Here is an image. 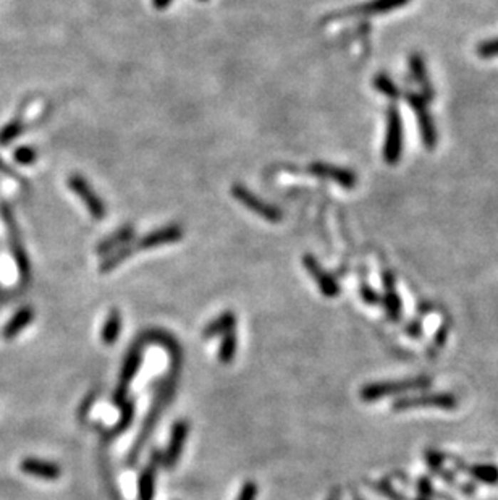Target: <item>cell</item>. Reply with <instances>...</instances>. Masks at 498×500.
<instances>
[{
	"instance_id": "cell-1",
	"label": "cell",
	"mask_w": 498,
	"mask_h": 500,
	"mask_svg": "<svg viewBox=\"0 0 498 500\" xmlns=\"http://www.w3.org/2000/svg\"><path fill=\"white\" fill-rule=\"evenodd\" d=\"M430 384V379L427 377H413V379H403V381H387V382H374L369 385H364L359 392L363 402H377L388 395H397L411 392V390L425 389Z\"/></svg>"
},
{
	"instance_id": "cell-2",
	"label": "cell",
	"mask_w": 498,
	"mask_h": 500,
	"mask_svg": "<svg viewBox=\"0 0 498 500\" xmlns=\"http://www.w3.org/2000/svg\"><path fill=\"white\" fill-rule=\"evenodd\" d=\"M403 120H401L400 111L395 106L387 112V131L385 143H383V159L387 164L393 165L400 160L403 154Z\"/></svg>"
},
{
	"instance_id": "cell-3",
	"label": "cell",
	"mask_w": 498,
	"mask_h": 500,
	"mask_svg": "<svg viewBox=\"0 0 498 500\" xmlns=\"http://www.w3.org/2000/svg\"><path fill=\"white\" fill-rule=\"evenodd\" d=\"M406 102L410 104L414 116L417 118L419 131H421L424 146L427 149H434L437 144V130H435L434 120L430 117L429 101L424 99L422 96L419 94H406Z\"/></svg>"
},
{
	"instance_id": "cell-4",
	"label": "cell",
	"mask_w": 498,
	"mask_h": 500,
	"mask_svg": "<svg viewBox=\"0 0 498 500\" xmlns=\"http://www.w3.org/2000/svg\"><path fill=\"white\" fill-rule=\"evenodd\" d=\"M0 214H2L4 224L9 230L11 252H14V256H15V262L18 266V270H20L21 279L26 280V279H29V259H28V255L25 251V246H23V243H21L20 233H18V227H16V222L14 219V214H11V209L7 206V204H0Z\"/></svg>"
},
{
	"instance_id": "cell-5",
	"label": "cell",
	"mask_w": 498,
	"mask_h": 500,
	"mask_svg": "<svg viewBox=\"0 0 498 500\" xmlns=\"http://www.w3.org/2000/svg\"><path fill=\"white\" fill-rule=\"evenodd\" d=\"M232 193H233V196H235L244 208L253 210L254 214L264 217V219L269 220V222H275V224H277V222L281 220V217H284V214H281V210L279 208H275V206H272V204H269L264 200H261V198H257L253 191L248 190L243 185L233 186Z\"/></svg>"
},
{
	"instance_id": "cell-6",
	"label": "cell",
	"mask_w": 498,
	"mask_h": 500,
	"mask_svg": "<svg viewBox=\"0 0 498 500\" xmlns=\"http://www.w3.org/2000/svg\"><path fill=\"white\" fill-rule=\"evenodd\" d=\"M442 408V409H453L458 407V402H456L455 397L452 394H425V395H416V397H403L393 403L395 412H403V409H411V408Z\"/></svg>"
},
{
	"instance_id": "cell-7",
	"label": "cell",
	"mask_w": 498,
	"mask_h": 500,
	"mask_svg": "<svg viewBox=\"0 0 498 500\" xmlns=\"http://www.w3.org/2000/svg\"><path fill=\"white\" fill-rule=\"evenodd\" d=\"M68 185H70V188L73 190L75 195L80 198L83 203H85L86 209L89 210V214H91L94 219L100 220L102 217L105 215L107 210H105L104 203H102L100 198L95 195V191L91 188V186H89L85 177L71 175L68 180Z\"/></svg>"
},
{
	"instance_id": "cell-8",
	"label": "cell",
	"mask_w": 498,
	"mask_h": 500,
	"mask_svg": "<svg viewBox=\"0 0 498 500\" xmlns=\"http://www.w3.org/2000/svg\"><path fill=\"white\" fill-rule=\"evenodd\" d=\"M190 434V423L185 419L177 421L172 427L170 432V441L167 445L165 454L162 455V465L165 468H173L178 463L180 456L183 454V449L186 445V439H188Z\"/></svg>"
},
{
	"instance_id": "cell-9",
	"label": "cell",
	"mask_w": 498,
	"mask_h": 500,
	"mask_svg": "<svg viewBox=\"0 0 498 500\" xmlns=\"http://www.w3.org/2000/svg\"><path fill=\"white\" fill-rule=\"evenodd\" d=\"M183 237V230L182 227L178 225H167L162 227L159 230H154L151 233H147L146 237L141 238L140 242H138L133 248L135 251L138 250H152V248H159V246L164 245H170L175 243L178 240H182Z\"/></svg>"
},
{
	"instance_id": "cell-10",
	"label": "cell",
	"mask_w": 498,
	"mask_h": 500,
	"mask_svg": "<svg viewBox=\"0 0 498 500\" xmlns=\"http://www.w3.org/2000/svg\"><path fill=\"white\" fill-rule=\"evenodd\" d=\"M309 172L314 173V175L319 178L332 180V182L343 186V188H355L356 186L355 172L348 170V168H343V167L323 164V162H316V164L309 165Z\"/></svg>"
},
{
	"instance_id": "cell-11",
	"label": "cell",
	"mask_w": 498,
	"mask_h": 500,
	"mask_svg": "<svg viewBox=\"0 0 498 500\" xmlns=\"http://www.w3.org/2000/svg\"><path fill=\"white\" fill-rule=\"evenodd\" d=\"M304 267L308 269L311 277H314V280L317 282V287H319V290L323 297L327 298L337 297L340 293V287L337 284V280L321 267V264L317 262V259L314 256L311 255L304 256Z\"/></svg>"
},
{
	"instance_id": "cell-12",
	"label": "cell",
	"mask_w": 498,
	"mask_h": 500,
	"mask_svg": "<svg viewBox=\"0 0 498 500\" xmlns=\"http://www.w3.org/2000/svg\"><path fill=\"white\" fill-rule=\"evenodd\" d=\"M141 361H142V353L140 348H135V350H131L128 353V357L122 366V372H120V382H118V389L115 395V403H123L128 385L133 382L138 371H140Z\"/></svg>"
},
{
	"instance_id": "cell-13",
	"label": "cell",
	"mask_w": 498,
	"mask_h": 500,
	"mask_svg": "<svg viewBox=\"0 0 498 500\" xmlns=\"http://www.w3.org/2000/svg\"><path fill=\"white\" fill-rule=\"evenodd\" d=\"M20 469L23 473L34 476L38 479L44 481H57L62 474V469L53 461L41 460V459H25L20 463Z\"/></svg>"
},
{
	"instance_id": "cell-14",
	"label": "cell",
	"mask_w": 498,
	"mask_h": 500,
	"mask_svg": "<svg viewBox=\"0 0 498 500\" xmlns=\"http://www.w3.org/2000/svg\"><path fill=\"white\" fill-rule=\"evenodd\" d=\"M408 2L410 0H370L368 4L358 5V7L348 10L345 15H382L400 7H405Z\"/></svg>"
},
{
	"instance_id": "cell-15",
	"label": "cell",
	"mask_w": 498,
	"mask_h": 500,
	"mask_svg": "<svg viewBox=\"0 0 498 500\" xmlns=\"http://www.w3.org/2000/svg\"><path fill=\"white\" fill-rule=\"evenodd\" d=\"M34 319V311L31 306H23L18 310L14 316L10 317V321L5 324L2 329V337L5 340H14L15 337L21 332L23 329L28 327Z\"/></svg>"
},
{
	"instance_id": "cell-16",
	"label": "cell",
	"mask_w": 498,
	"mask_h": 500,
	"mask_svg": "<svg viewBox=\"0 0 498 500\" xmlns=\"http://www.w3.org/2000/svg\"><path fill=\"white\" fill-rule=\"evenodd\" d=\"M157 451H154L152 459H151V465L147 468H144L140 479H138V499L140 500H154L155 496V466H157V463H155V459H157Z\"/></svg>"
},
{
	"instance_id": "cell-17",
	"label": "cell",
	"mask_w": 498,
	"mask_h": 500,
	"mask_svg": "<svg viewBox=\"0 0 498 500\" xmlns=\"http://www.w3.org/2000/svg\"><path fill=\"white\" fill-rule=\"evenodd\" d=\"M237 325V316L235 312L225 311L222 312L220 316H217L214 321L209 322L206 327H204L202 337L204 339H214V337H222L228 332H232Z\"/></svg>"
},
{
	"instance_id": "cell-18",
	"label": "cell",
	"mask_w": 498,
	"mask_h": 500,
	"mask_svg": "<svg viewBox=\"0 0 498 500\" xmlns=\"http://www.w3.org/2000/svg\"><path fill=\"white\" fill-rule=\"evenodd\" d=\"M122 334V315L118 310H112L100 330V340L105 345H113Z\"/></svg>"
},
{
	"instance_id": "cell-19",
	"label": "cell",
	"mask_w": 498,
	"mask_h": 500,
	"mask_svg": "<svg viewBox=\"0 0 498 500\" xmlns=\"http://www.w3.org/2000/svg\"><path fill=\"white\" fill-rule=\"evenodd\" d=\"M410 70H411V73L414 76V80H416L419 84H421V88L424 89L422 98L430 101L432 94H434V93H432V86H430V81H429V78H427V71H425V63H424V60H422L421 56H417V53H414V56H411V58H410Z\"/></svg>"
},
{
	"instance_id": "cell-20",
	"label": "cell",
	"mask_w": 498,
	"mask_h": 500,
	"mask_svg": "<svg viewBox=\"0 0 498 500\" xmlns=\"http://www.w3.org/2000/svg\"><path fill=\"white\" fill-rule=\"evenodd\" d=\"M131 238H133V228L125 227L122 230H118L109 237L104 242H100V245L98 246L99 252H109V251H117L118 248H122V246H127Z\"/></svg>"
},
{
	"instance_id": "cell-21",
	"label": "cell",
	"mask_w": 498,
	"mask_h": 500,
	"mask_svg": "<svg viewBox=\"0 0 498 500\" xmlns=\"http://www.w3.org/2000/svg\"><path fill=\"white\" fill-rule=\"evenodd\" d=\"M466 471L470 473L474 479L481 481L484 484L497 486L498 484V468L489 463H479V465L466 466Z\"/></svg>"
},
{
	"instance_id": "cell-22",
	"label": "cell",
	"mask_w": 498,
	"mask_h": 500,
	"mask_svg": "<svg viewBox=\"0 0 498 500\" xmlns=\"http://www.w3.org/2000/svg\"><path fill=\"white\" fill-rule=\"evenodd\" d=\"M238 350V337L235 334V330L228 332L225 335H222L220 347H219V361L224 364H230L237 357Z\"/></svg>"
},
{
	"instance_id": "cell-23",
	"label": "cell",
	"mask_w": 498,
	"mask_h": 500,
	"mask_svg": "<svg viewBox=\"0 0 498 500\" xmlns=\"http://www.w3.org/2000/svg\"><path fill=\"white\" fill-rule=\"evenodd\" d=\"M135 248L131 245L122 246V248H118V251H113V255L110 257H105L104 262L100 264V272H110L112 269H115L117 266H120L125 259H128L130 255H133Z\"/></svg>"
},
{
	"instance_id": "cell-24",
	"label": "cell",
	"mask_w": 498,
	"mask_h": 500,
	"mask_svg": "<svg viewBox=\"0 0 498 500\" xmlns=\"http://www.w3.org/2000/svg\"><path fill=\"white\" fill-rule=\"evenodd\" d=\"M374 88L377 91L382 93L383 96H387L390 99H398L400 98V89L397 88V84H395L387 75H377L374 78Z\"/></svg>"
},
{
	"instance_id": "cell-25",
	"label": "cell",
	"mask_w": 498,
	"mask_h": 500,
	"mask_svg": "<svg viewBox=\"0 0 498 500\" xmlns=\"http://www.w3.org/2000/svg\"><path fill=\"white\" fill-rule=\"evenodd\" d=\"M383 306H385L387 316L392 319V321H397L401 315V308H403V303H401V298L397 295L395 290H387L385 297H383Z\"/></svg>"
},
{
	"instance_id": "cell-26",
	"label": "cell",
	"mask_w": 498,
	"mask_h": 500,
	"mask_svg": "<svg viewBox=\"0 0 498 500\" xmlns=\"http://www.w3.org/2000/svg\"><path fill=\"white\" fill-rule=\"evenodd\" d=\"M23 126L21 120H11L10 123H7L0 130V146H9L11 141H15L18 136L23 133Z\"/></svg>"
},
{
	"instance_id": "cell-27",
	"label": "cell",
	"mask_w": 498,
	"mask_h": 500,
	"mask_svg": "<svg viewBox=\"0 0 498 500\" xmlns=\"http://www.w3.org/2000/svg\"><path fill=\"white\" fill-rule=\"evenodd\" d=\"M14 159L20 165H29L38 159V153H36V149L31 146H21L14 153Z\"/></svg>"
},
{
	"instance_id": "cell-28",
	"label": "cell",
	"mask_w": 498,
	"mask_h": 500,
	"mask_svg": "<svg viewBox=\"0 0 498 500\" xmlns=\"http://www.w3.org/2000/svg\"><path fill=\"white\" fill-rule=\"evenodd\" d=\"M477 56L482 58H492L498 57V39L484 41L477 46Z\"/></svg>"
},
{
	"instance_id": "cell-29",
	"label": "cell",
	"mask_w": 498,
	"mask_h": 500,
	"mask_svg": "<svg viewBox=\"0 0 498 500\" xmlns=\"http://www.w3.org/2000/svg\"><path fill=\"white\" fill-rule=\"evenodd\" d=\"M122 421H120L118 426H117V431L118 432H122L127 429V427L131 424V421H133V413H135V409H133V405L131 403H125V405H122Z\"/></svg>"
},
{
	"instance_id": "cell-30",
	"label": "cell",
	"mask_w": 498,
	"mask_h": 500,
	"mask_svg": "<svg viewBox=\"0 0 498 500\" xmlns=\"http://www.w3.org/2000/svg\"><path fill=\"white\" fill-rule=\"evenodd\" d=\"M256 496H257L256 483H253V481H248V483L243 484L237 500H256Z\"/></svg>"
},
{
	"instance_id": "cell-31",
	"label": "cell",
	"mask_w": 498,
	"mask_h": 500,
	"mask_svg": "<svg viewBox=\"0 0 498 500\" xmlns=\"http://www.w3.org/2000/svg\"><path fill=\"white\" fill-rule=\"evenodd\" d=\"M361 297H363V300L365 301V303H377V301H379V295H377L374 290H372V288L370 287H368V285H364L363 288H361Z\"/></svg>"
},
{
	"instance_id": "cell-32",
	"label": "cell",
	"mask_w": 498,
	"mask_h": 500,
	"mask_svg": "<svg viewBox=\"0 0 498 500\" xmlns=\"http://www.w3.org/2000/svg\"><path fill=\"white\" fill-rule=\"evenodd\" d=\"M0 172H4V173H5V175H9V177H11V178H15V180H18V182H21V177H20V175H18V173H16V172H14V170H11V168H9V165H7V164H4V162H2V160H0Z\"/></svg>"
},
{
	"instance_id": "cell-33",
	"label": "cell",
	"mask_w": 498,
	"mask_h": 500,
	"mask_svg": "<svg viewBox=\"0 0 498 500\" xmlns=\"http://www.w3.org/2000/svg\"><path fill=\"white\" fill-rule=\"evenodd\" d=\"M419 491H421L422 496H432V484L429 483V481H425V479H421L419 481Z\"/></svg>"
},
{
	"instance_id": "cell-34",
	"label": "cell",
	"mask_w": 498,
	"mask_h": 500,
	"mask_svg": "<svg viewBox=\"0 0 498 500\" xmlns=\"http://www.w3.org/2000/svg\"><path fill=\"white\" fill-rule=\"evenodd\" d=\"M173 2V0H152V5L155 9H159V10H164L169 7V5Z\"/></svg>"
},
{
	"instance_id": "cell-35",
	"label": "cell",
	"mask_w": 498,
	"mask_h": 500,
	"mask_svg": "<svg viewBox=\"0 0 498 500\" xmlns=\"http://www.w3.org/2000/svg\"><path fill=\"white\" fill-rule=\"evenodd\" d=\"M201 2H206V0H201Z\"/></svg>"
},
{
	"instance_id": "cell-36",
	"label": "cell",
	"mask_w": 498,
	"mask_h": 500,
	"mask_svg": "<svg viewBox=\"0 0 498 500\" xmlns=\"http://www.w3.org/2000/svg\"><path fill=\"white\" fill-rule=\"evenodd\" d=\"M419 500H424V499H419Z\"/></svg>"
},
{
	"instance_id": "cell-37",
	"label": "cell",
	"mask_w": 498,
	"mask_h": 500,
	"mask_svg": "<svg viewBox=\"0 0 498 500\" xmlns=\"http://www.w3.org/2000/svg\"><path fill=\"white\" fill-rule=\"evenodd\" d=\"M332 500H333V499H332Z\"/></svg>"
}]
</instances>
